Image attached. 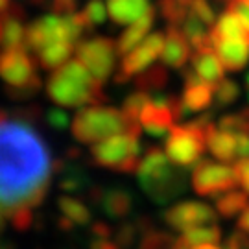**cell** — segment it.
Listing matches in <instances>:
<instances>
[{
    "mask_svg": "<svg viewBox=\"0 0 249 249\" xmlns=\"http://www.w3.org/2000/svg\"><path fill=\"white\" fill-rule=\"evenodd\" d=\"M246 2H249V0H246Z\"/></svg>",
    "mask_w": 249,
    "mask_h": 249,
    "instance_id": "54",
    "label": "cell"
},
{
    "mask_svg": "<svg viewBox=\"0 0 249 249\" xmlns=\"http://www.w3.org/2000/svg\"><path fill=\"white\" fill-rule=\"evenodd\" d=\"M46 94L59 107H83L107 100L104 83L90 76L80 59L67 61L53 71L46 83Z\"/></svg>",
    "mask_w": 249,
    "mask_h": 249,
    "instance_id": "2",
    "label": "cell"
},
{
    "mask_svg": "<svg viewBox=\"0 0 249 249\" xmlns=\"http://www.w3.org/2000/svg\"><path fill=\"white\" fill-rule=\"evenodd\" d=\"M153 8L150 0H109L107 13L116 24H131Z\"/></svg>",
    "mask_w": 249,
    "mask_h": 249,
    "instance_id": "19",
    "label": "cell"
},
{
    "mask_svg": "<svg viewBox=\"0 0 249 249\" xmlns=\"http://www.w3.org/2000/svg\"><path fill=\"white\" fill-rule=\"evenodd\" d=\"M78 6V0H50V8L57 15H69L74 13Z\"/></svg>",
    "mask_w": 249,
    "mask_h": 249,
    "instance_id": "39",
    "label": "cell"
},
{
    "mask_svg": "<svg viewBox=\"0 0 249 249\" xmlns=\"http://www.w3.org/2000/svg\"><path fill=\"white\" fill-rule=\"evenodd\" d=\"M9 4H11V0H0V13H4L9 8Z\"/></svg>",
    "mask_w": 249,
    "mask_h": 249,
    "instance_id": "47",
    "label": "cell"
},
{
    "mask_svg": "<svg viewBox=\"0 0 249 249\" xmlns=\"http://www.w3.org/2000/svg\"><path fill=\"white\" fill-rule=\"evenodd\" d=\"M248 87H249V74H248Z\"/></svg>",
    "mask_w": 249,
    "mask_h": 249,
    "instance_id": "53",
    "label": "cell"
},
{
    "mask_svg": "<svg viewBox=\"0 0 249 249\" xmlns=\"http://www.w3.org/2000/svg\"><path fill=\"white\" fill-rule=\"evenodd\" d=\"M192 249H222V248H218L216 244H197Z\"/></svg>",
    "mask_w": 249,
    "mask_h": 249,
    "instance_id": "46",
    "label": "cell"
},
{
    "mask_svg": "<svg viewBox=\"0 0 249 249\" xmlns=\"http://www.w3.org/2000/svg\"><path fill=\"white\" fill-rule=\"evenodd\" d=\"M192 71L203 81L216 87L223 80L225 67L220 61L218 53L214 52V48H205V50H196L192 55Z\"/></svg>",
    "mask_w": 249,
    "mask_h": 249,
    "instance_id": "16",
    "label": "cell"
},
{
    "mask_svg": "<svg viewBox=\"0 0 249 249\" xmlns=\"http://www.w3.org/2000/svg\"><path fill=\"white\" fill-rule=\"evenodd\" d=\"M211 37L213 39H225V41H248L249 43V34L240 22V18L229 9L222 13L216 18V22L211 28Z\"/></svg>",
    "mask_w": 249,
    "mask_h": 249,
    "instance_id": "21",
    "label": "cell"
},
{
    "mask_svg": "<svg viewBox=\"0 0 249 249\" xmlns=\"http://www.w3.org/2000/svg\"><path fill=\"white\" fill-rule=\"evenodd\" d=\"M90 249H120V248L116 246V242L113 240V238H98V236H92Z\"/></svg>",
    "mask_w": 249,
    "mask_h": 249,
    "instance_id": "42",
    "label": "cell"
},
{
    "mask_svg": "<svg viewBox=\"0 0 249 249\" xmlns=\"http://www.w3.org/2000/svg\"><path fill=\"white\" fill-rule=\"evenodd\" d=\"M55 162L34 122L0 109V211L36 209L45 201Z\"/></svg>",
    "mask_w": 249,
    "mask_h": 249,
    "instance_id": "1",
    "label": "cell"
},
{
    "mask_svg": "<svg viewBox=\"0 0 249 249\" xmlns=\"http://www.w3.org/2000/svg\"><path fill=\"white\" fill-rule=\"evenodd\" d=\"M164 222L176 231H188L201 225L218 223V213L199 201H181L164 213Z\"/></svg>",
    "mask_w": 249,
    "mask_h": 249,
    "instance_id": "11",
    "label": "cell"
},
{
    "mask_svg": "<svg viewBox=\"0 0 249 249\" xmlns=\"http://www.w3.org/2000/svg\"><path fill=\"white\" fill-rule=\"evenodd\" d=\"M213 125V115L199 116L183 125H174L170 129L164 144V153L179 168L196 166L205 151L207 131Z\"/></svg>",
    "mask_w": 249,
    "mask_h": 249,
    "instance_id": "6",
    "label": "cell"
},
{
    "mask_svg": "<svg viewBox=\"0 0 249 249\" xmlns=\"http://www.w3.org/2000/svg\"><path fill=\"white\" fill-rule=\"evenodd\" d=\"M194 246H190L183 236L181 238H176V242H174V249H192Z\"/></svg>",
    "mask_w": 249,
    "mask_h": 249,
    "instance_id": "45",
    "label": "cell"
},
{
    "mask_svg": "<svg viewBox=\"0 0 249 249\" xmlns=\"http://www.w3.org/2000/svg\"><path fill=\"white\" fill-rule=\"evenodd\" d=\"M218 129L231 131V133H249V107L238 113L222 116L218 122Z\"/></svg>",
    "mask_w": 249,
    "mask_h": 249,
    "instance_id": "30",
    "label": "cell"
},
{
    "mask_svg": "<svg viewBox=\"0 0 249 249\" xmlns=\"http://www.w3.org/2000/svg\"><path fill=\"white\" fill-rule=\"evenodd\" d=\"M166 83H168V72L160 65L146 69L142 74H139L135 78V87L144 90V92H148V94L159 92L160 89L166 87Z\"/></svg>",
    "mask_w": 249,
    "mask_h": 249,
    "instance_id": "24",
    "label": "cell"
},
{
    "mask_svg": "<svg viewBox=\"0 0 249 249\" xmlns=\"http://www.w3.org/2000/svg\"><path fill=\"white\" fill-rule=\"evenodd\" d=\"M236 157L249 159V133H236Z\"/></svg>",
    "mask_w": 249,
    "mask_h": 249,
    "instance_id": "40",
    "label": "cell"
},
{
    "mask_svg": "<svg viewBox=\"0 0 249 249\" xmlns=\"http://www.w3.org/2000/svg\"><path fill=\"white\" fill-rule=\"evenodd\" d=\"M139 185L144 194L157 205H166L176 199L187 187V179L181 170L170 164L168 155L159 148H148L137 168Z\"/></svg>",
    "mask_w": 249,
    "mask_h": 249,
    "instance_id": "3",
    "label": "cell"
},
{
    "mask_svg": "<svg viewBox=\"0 0 249 249\" xmlns=\"http://www.w3.org/2000/svg\"><path fill=\"white\" fill-rule=\"evenodd\" d=\"M57 227H59L61 231H71L72 227H74V223H72L71 220H67L65 216H59V218H57Z\"/></svg>",
    "mask_w": 249,
    "mask_h": 249,
    "instance_id": "44",
    "label": "cell"
},
{
    "mask_svg": "<svg viewBox=\"0 0 249 249\" xmlns=\"http://www.w3.org/2000/svg\"><path fill=\"white\" fill-rule=\"evenodd\" d=\"M30 4H34V6H46L48 4V0H28Z\"/></svg>",
    "mask_w": 249,
    "mask_h": 249,
    "instance_id": "48",
    "label": "cell"
},
{
    "mask_svg": "<svg viewBox=\"0 0 249 249\" xmlns=\"http://www.w3.org/2000/svg\"><path fill=\"white\" fill-rule=\"evenodd\" d=\"M179 2H183V4H187L188 8H190V2H192V0H179Z\"/></svg>",
    "mask_w": 249,
    "mask_h": 249,
    "instance_id": "50",
    "label": "cell"
},
{
    "mask_svg": "<svg viewBox=\"0 0 249 249\" xmlns=\"http://www.w3.org/2000/svg\"><path fill=\"white\" fill-rule=\"evenodd\" d=\"M24 8L20 4H9V8L0 13V24H2V48L4 50H15V48H26V24H24ZM28 50V48H26Z\"/></svg>",
    "mask_w": 249,
    "mask_h": 249,
    "instance_id": "12",
    "label": "cell"
},
{
    "mask_svg": "<svg viewBox=\"0 0 249 249\" xmlns=\"http://www.w3.org/2000/svg\"><path fill=\"white\" fill-rule=\"evenodd\" d=\"M207 146L216 159L231 162L236 157V133L218 129L213 124L207 131Z\"/></svg>",
    "mask_w": 249,
    "mask_h": 249,
    "instance_id": "20",
    "label": "cell"
},
{
    "mask_svg": "<svg viewBox=\"0 0 249 249\" xmlns=\"http://www.w3.org/2000/svg\"><path fill=\"white\" fill-rule=\"evenodd\" d=\"M6 218L9 220L11 227H13L15 231L24 232V231H28V229L32 227V223H34V211H32V209H17V211L9 213Z\"/></svg>",
    "mask_w": 249,
    "mask_h": 249,
    "instance_id": "32",
    "label": "cell"
},
{
    "mask_svg": "<svg viewBox=\"0 0 249 249\" xmlns=\"http://www.w3.org/2000/svg\"><path fill=\"white\" fill-rule=\"evenodd\" d=\"M162 48H164V36L160 32L150 34L144 39V43L135 46L131 52L124 55V61H122V65H120V69H118L115 76V83H118V85L127 83L137 74L150 69L151 63L162 53Z\"/></svg>",
    "mask_w": 249,
    "mask_h": 249,
    "instance_id": "10",
    "label": "cell"
},
{
    "mask_svg": "<svg viewBox=\"0 0 249 249\" xmlns=\"http://www.w3.org/2000/svg\"><path fill=\"white\" fill-rule=\"evenodd\" d=\"M150 102V94L144 92L141 89H135L127 98L124 100V106H122V113L125 115V118L131 122V124H141L139 118H141V113L146 107V104Z\"/></svg>",
    "mask_w": 249,
    "mask_h": 249,
    "instance_id": "29",
    "label": "cell"
},
{
    "mask_svg": "<svg viewBox=\"0 0 249 249\" xmlns=\"http://www.w3.org/2000/svg\"><path fill=\"white\" fill-rule=\"evenodd\" d=\"M96 205H100V209L109 218L120 220V218H125L131 213L133 196H131V192H127L124 188H109V190L102 188V194H100V199Z\"/></svg>",
    "mask_w": 249,
    "mask_h": 249,
    "instance_id": "18",
    "label": "cell"
},
{
    "mask_svg": "<svg viewBox=\"0 0 249 249\" xmlns=\"http://www.w3.org/2000/svg\"><path fill=\"white\" fill-rule=\"evenodd\" d=\"M248 194L238 190H229L216 201V213L223 218H234L236 214H242V211L248 207Z\"/></svg>",
    "mask_w": 249,
    "mask_h": 249,
    "instance_id": "26",
    "label": "cell"
},
{
    "mask_svg": "<svg viewBox=\"0 0 249 249\" xmlns=\"http://www.w3.org/2000/svg\"><path fill=\"white\" fill-rule=\"evenodd\" d=\"M74 46L76 45L71 41H59V43H52V45L45 46L43 50H39L36 53L37 65H41V69H45V71H55L69 61Z\"/></svg>",
    "mask_w": 249,
    "mask_h": 249,
    "instance_id": "22",
    "label": "cell"
},
{
    "mask_svg": "<svg viewBox=\"0 0 249 249\" xmlns=\"http://www.w3.org/2000/svg\"><path fill=\"white\" fill-rule=\"evenodd\" d=\"M234 172H236V178L238 183L242 185L244 192L249 196V159H242L234 164Z\"/></svg>",
    "mask_w": 249,
    "mask_h": 249,
    "instance_id": "37",
    "label": "cell"
},
{
    "mask_svg": "<svg viewBox=\"0 0 249 249\" xmlns=\"http://www.w3.org/2000/svg\"><path fill=\"white\" fill-rule=\"evenodd\" d=\"M236 227L240 229V231L248 232L249 234V205L242 211L240 218H238V223H236Z\"/></svg>",
    "mask_w": 249,
    "mask_h": 249,
    "instance_id": "43",
    "label": "cell"
},
{
    "mask_svg": "<svg viewBox=\"0 0 249 249\" xmlns=\"http://www.w3.org/2000/svg\"><path fill=\"white\" fill-rule=\"evenodd\" d=\"M238 178L234 166L213 162V160H199L192 172V188L196 194L205 197H216L225 194L236 187Z\"/></svg>",
    "mask_w": 249,
    "mask_h": 249,
    "instance_id": "9",
    "label": "cell"
},
{
    "mask_svg": "<svg viewBox=\"0 0 249 249\" xmlns=\"http://www.w3.org/2000/svg\"><path fill=\"white\" fill-rule=\"evenodd\" d=\"M72 137L81 144H94L124 131H142L141 124H131L125 115L111 106L92 104L80 109L71 124Z\"/></svg>",
    "mask_w": 249,
    "mask_h": 249,
    "instance_id": "4",
    "label": "cell"
},
{
    "mask_svg": "<svg viewBox=\"0 0 249 249\" xmlns=\"http://www.w3.org/2000/svg\"><path fill=\"white\" fill-rule=\"evenodd\" d=\"M190 48L192 46L183 34V30H179V26H170L166 30L164 48L160 53L162 63L170 69H183L190 57Z\"/></svg>",
    "mask_w": 249,
    "mask_h": 249,
    "instance_id": "14",
    "label": "cell"
},
{
    "mask_svg": "<svg viewBox=\"0 0 249 249\" xmlns=\"http://www.w3.org/2000/svg\"><path fill=\"white\" fill-rule=\"evenodd\" d=\"M213 39V37H211ZM214 52L218 53L220 61L227 71H242L249 61V43L248 41H225L213 39Z\"/></svg>",
    "mask_w": 249,
    "mask_h": 249,
    "instance_id": "15",
    "label": "cell"
},
{
    "mask_svg": "<svg viewBox=\"0 0 249 249\" xmlns=\"http://www.w3.org/2000/svg\"><path fill=\"white\" fill-rule=\"evenodd\" d=\"M190 11L197 18H201L207 26H213L216 22V9L213 8V4L209 0H192L190 2Z\"/></svg>",
    "mask_w": 249,
    "mask_h": 249,
    "instance_id": "33",
    "label": "cell"
},
{
    "mask_svg": "<svg viewBox=\"0 0 249 249\" xmlns=\"http://www.w3.org/2000/svg\"><path fill=\"white\" fill-rule=\"evenodd\" d=\"M183 78H185V90H183L181 104L185 109V115L205 111L207 107H211L214 96V85L201 80L192 69L185 72Z\"/></svg>",
    "mask_w": 249,
    "mask_h": 249,
    "instance_id": "13",
    "label": "cell"
},
{
    "mask_svg": "<svg viewBox=\"0 0 249 249\" xmlns=\"http://www.w3.org/2000/svg\"><path fill=\"white\" fill-rule=\"evenodd\" d=\"M0 41H2V24H0Z\"/></svg>",
    "mask_w": 249,
    "mask_h": 249,
    "instance_id": "52",
    "label": "cell"
},
{
    "mask_svg": "<svg viewBox=\"0 0 249 249\" xmlns=\"http://www.w3.org/2000/svg\"><path fill=\"white\" fill-rule=\"evenodd\" d=\"M227 9L240 18V22L249 34V2H246V0H229Z\"/></svg>",
    "mask_w": 249,
    "mask_h": 249,
    "instance_id": "36",
    "label": "cell"
},
{
    "mask_svg": "<svg viewBox=\"0 0 249 249\" xmlns=\"http://www.w3.org/2000/svg\"><path fill=\"white\" fill-rule=\"evenodd\" d=\"M225 249H249V236L248 232L238 231L232 232L231 236L225 242Z\"/></svg>",
    "mask_w": 249,
    "mask_h": 249,
    "instance_id": "38",
    "label": "cell"
},
{
    "mask_svg": "<svg viewBox=\"0 0 249 249\" xmlns=\"http://www.w3.org/2000/svg\"><path fill=\"white\" fill-rule=\"evenodd\" d=\"M90 231H92V236H98V238H113V227L104 222H96L90 227Z\"/></svg>",
    "mask_w": 249,
    "mask_h": 249,
    "instance_id": "41",
    "label": "cell"
},
{
    "mask_svg": "<svg viewBox=\"0 0 249 249\" xmlns=\"http://www.w3.org/2000/svg\"><path fill=\"white\" fill-rule=\"evenodd\" d=\"M155 17H157V9L151 8L146 15H142L141 18H137L135 22H131V26L127 28L124 34L118 37V41H116V52H118V55L129 53L142 39L148 37L153 22H155Z\"/></svg>",
    "mask_w": 249,
    "mask_h": 249,
    "instance_id": "17",
    "label": "cell"
},
{
    "mask_svg": "<svg viewBox=\"0 0 249 249\" xmlns=\"http://www.w3.org/2000/svg\"><path fill=\"white\" fill-rule=\"evenodd\" d=\"M240 94V87L238 83L232 80H225L223 78L216 87H214V96H216V106L218 107H227L231 106L234 100Z\"/></svg>",
    "mask_w": 249,
    "mask_h": 249,
    "instance_id": "31",
    "label": "cell"
},
{
    "mask_svg": "<svg viewBox=\"0 0 249 249\" xmlns=\"http://www.w3.org/2000/svg\"><path fill=\"white\" fill-rule=\"evenodd\" d=\"M90 159L102 168L118 174H133L142 159L141 131H124L100 141L90 148Z\"/></svg>",
    "mask_w": 249,
    "mask_h": 249,
    "instance_id": "5",
    "label": "cell"
},
{
    "mask_svg": "<svg viewBox=\"0 0 249 249\" xmlns=\"http://www.w3.org/2000/svg\"><path fill=\"white\" fill-rule=\"evenodd\" d=\"M216 2H222V4H227V2H229V0H216Z\"/></svg>",
    "mask_w": 249,
    "mask_h": 249,
    "instance_id": "51",
    "label": "cell"
},
{
    "mask_svg": "<svg viewBox=\"0 0 249 249\" xmlns=\"http://www.w3.org/2000/svg\"><path fill=\"white\" fill-rule=\"evenodd\" d=\"M81 13L85 15L87 22L92 28L98 26V24H104V20H106V6H104L102 0H89Z\"/></svg>",
    "mask_w": 249,
    "mask_h": 249,
    "instance_id": "34",
    "label": "cell"
},
{
    "mask_svg": "<svg viewBox=\"0 0 249 249\" xmlns=\"http://www.w3.org/2000/svg\"><path fill=\"white\" fill-rule=\"evenodd\" d=\"M46 122L55 131H65L72 124L71 118H69V113L59 109V107H52V109L46 111Z\"/></svg>",
    "mask_w": 249,
    "mask_h": 249,
    "instance_id": "35",
    "label": "cell"
},
{
    "mask_svg": "<svg viewBox=\"0 0 249 249\" xmlns=\"http://www.w3.org/2000/svg\"><path fill=\"white\" fill-rule=\"evenodd\" d=\"M188 6L179 2V0H159L157 2V11L159 15L166 22H170V26H179L188 13Z\"/></svg>",
    "mask_w": 249,
    "mask_h": 249,
    "instance_id": "28",
    "label": "cell"
},
{
    "mask_svg": "<svg viewBox=\"0 0 249 249\" xmlns=\"http://www.w3.org/2000/svg\"><path fill=\"white\" fill-rule=\"evenodd\" d=\"M4 220H6V216H4V213L0 211V232H2V229H4Z\"/></svg>",
    "mask_w": 249,
    "mask_h": 249,
    "instance_id": "49",
    "label": "cell"
},
{
    "mask_svg": "<svg viewBox=\"0 0 249 249\" xmlns=\"http://www.w3.org/2000/svg\"><path fill=\"white\" fill-rule=\"evenodd\" d=\"M76 55L96 80L106 83L115 71L118 52L111 37H92L76 45Z\"/></svg>",
    "mask_w": 249,
    "mask_h": 249,
    "instance_id": "8",
    "label": "cell"
},
{
    "mask_svg": "<svg viewBox=\"0 0 249 249\" xmlns=\"http://www.w3.org/2000/svg\"><path fill=\"white\" fill-rule=\"evenodd\" d=\"M57 209H59V214L65 216L67 220H71L74 225H87V223H90V220H92L87 205L74 196L57 197Z\"/></svg>",
    "mask_w": 249,
    "mask_h": 249,
    "instance_id": "23",
    "label": "cell"
},
{
    "mask_svg": "<svg viewBox=\"0 0 249 249\" xmlns=\"http://www.w3.org/2000/svg\"><path fill=\"white\" fill-rule=\"evenodd\" d=\"M183 238L190 246H197V244H218V240L222 238V229L218 227V223L201 225V227H194V229L185 231Z\"/></svg>",
    "mask_w": 249,
    "mask_h": 249,
    "instance_id": "27",
    "label": "cell"
},
{
    "mask_svg": "<svg viewBox=\"0 0 249 249\" xmlns=\"http://www.w3.org/2000/svg\"><path fill=\"white\" fill-rule=\"evenodd\" d=\"M0 78L8 85L6 94L13 100L30 98L41 89L37 63L26 48L4 50L0 55Z\"/></svg>",
    "mask_w": 249,
    "mask_h": 249,
    "instance_id": "7",
    "label": "cell"
},
{
    "mask_svg": "<svg viewBox=\"0 0 249 249\" xmlns=\"http://www.w3.org/2000/svg\"><path fill=\"white\" fill-rule=\"evenodd\" d=\"M148 227H151V223L146 218H139L137 222H124L116 229H113V240L116 242L118 248H129V246H133L137 236L142 234Z\"/></svg>",
    "mask_w": 249,
    "mask_h": 249,
    "instance_id": "25",
    "label": "cell"
}]
</instances>
